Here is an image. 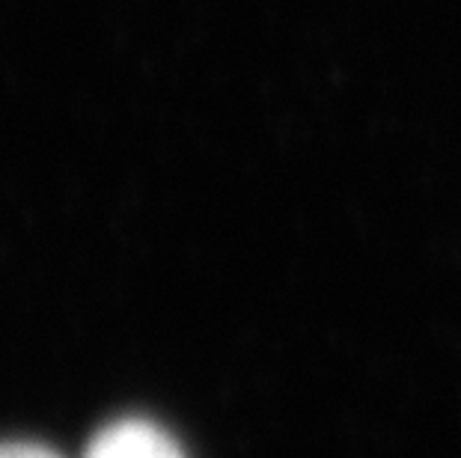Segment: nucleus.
Instances as JSON below:
<instances>
[{
    "instance_id": "obj_1",
    "label": "nucleus",
    "mask_w": 461,
    "mask_h": 458,
    "mask_svg": "<svg viewBox=\"0 0 461 458\" xmlns=\"http://www.w3.org/2000/svg\"><path fill=\"white\" fill-rule=\"evenodd\" d=\"M84 458H185L170 435L146 420H120L102 428Z\"/></svg>"
},
{
    "instance_id": "obj_2",
    "label": "nucleus",
    "mask_w": 461,
    "mask_h": 458,
    "mask_svg": "<svg viewBox=\"0 0 461 458\" xmlns=\"http://www.w3.org/2000/svg\"><path fill=\"white\" fill-rule=\"evenodd\" d=\"M0 458H60L36 444H0Z\"/></svg>"
}]
</instances>
